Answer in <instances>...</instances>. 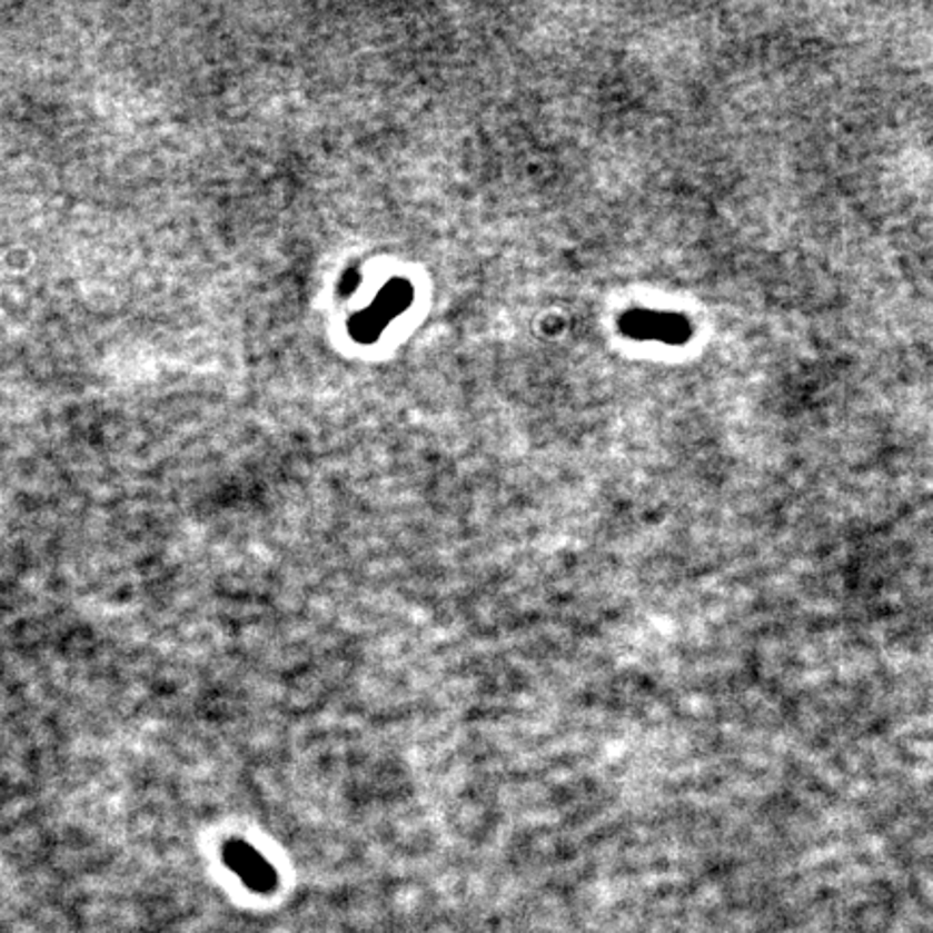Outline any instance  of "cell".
I'll use <instances>...</instances> for the list:
<instances>
[{
	"label": "cell",
	"mask_w": 933,
	"mask_h": 933,
	"mask_svg": "<svg viewBox=\"0 0 933 933\" xmlns=\"http://www.w3.org/2000/svg\"><path fill=\"white\" fill-rule=\"evenodd\" d=\"M225 864L249 886L258 893H270L277 886V873L268 864V860L256 852L249 843L231 841L224 850Z\"/></svg>",
	"instance_id": "7a4b0ae2"
},
{
	"label": "cell",
	"mask_w": 933,
	"mask_h": 933,
	"mask_svg": "<svg viewBox=\"0 0 933 933\" xmlns=\"http://www.w3.org/2000/svg\"><path fill=\"white\" fill-rule=\"evenodd\" d=\"M621 331L634 339H657L678 346L692 337V325L678 314L634 309L621 318Z\"/></svg>",
	"instance_id": "6da1fadb"
}]
</instances>
